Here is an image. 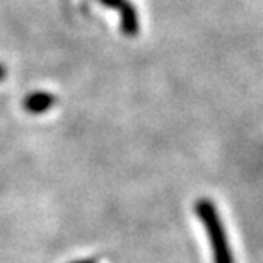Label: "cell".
Segmentation results:
<instances>
[{
	"mask_svg": "<svg viewBox=\"0 0 263 263\" xmlns=\"http://www.w3.org/2000/svg\"><path fill=\"white\" fill-rule=\"evenodd\" d=\"M195 214L202 220L205 231H207L210 246H212L214 263H234L231 246L226 234L224 224L215 209V203L209 198H200L195 202Z\"/></svg>",
	"mask_w": 263,
	"mask_h": 263,
	"instance_id": "obj_1",
	"label": "cell"
},
{
	"mask_svg": "<svg viewBox=\"0 0 263 263\" xmlns=\"http://www.w3.org/2000/svg\"><path fill=\"white\" fill-rule=\"evenodd\" d=\"M55 104V96L50 92H33L29 94L28 98L24 99V109L33 115H40V113H45Z\"/></svg>",
	"mask_w": 263,
	"mask_h": 263,
	"instance_id": "obj_3",
	"label": "cell"
},
{
	"mask_svg": "<svg viewBox=\"0 0 263 263\" xmlns=\"http://www.w3.org/2000/svg\"><path fill=\"white\" fill-rule=\"evenodd\" d=\"M72 263H98V260L96 258H82V260H77Z\"/></svg>",
	"mask_w": 263,
	"mask_h": 263,
	"instance_id": "obj_4",
	"label": "cell"
},
{
	"mask_svg": "<svg viewBox=\"0 0 263 263\" xmlns=\"http://www.w3.org/2000/svg\"><path fill=\"white\" fill-rule=\"evenodd\" d=\"M101 2L120 10V14H122V28L125 34L128 36L137 34V31H139V21H137V12L130 5V2H127V0H101Z\"/></svg>",
	"mask_w": 263,
	"mask_h": 263,
	"instance_id": "obj_2",
	"label": "cell"
},
{
	"mask_svg": "<svg viewBox=\"0 0 263 263\" xmlns=\"http://www.w3.org/2000/svg\"><path fill=\"white\" fill-rule=\"evenodd\" d=\"M4 77H5V70H4V67L0 65V81H4Z\"/></svg>",
	"mask_w": 263,
	"mask_h": 263,
	"instance_id": "obj_5",
	"label": "cell"
}]
</instances>
